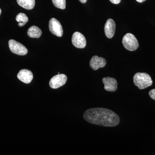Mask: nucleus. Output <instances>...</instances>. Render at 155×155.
Here are the masks:
<instances>
[{
	"mask_svg": "<svg viewBox=\"0 0 155 155\" xmlns=\"http://www.w3.org/2000/svg\"><path fill=\"white\" fill-rule=\"evenodd\" d=\"M87 122L104 127H115L119 125L120 118L114 111L104 108H91L83 115Z\"/></svg>",
	"mask_w": 155,
	"mask_h": 155,
	"instance_id": "obj_1",
	"label": "nucleus"
},
{
	"mask_svg": "<svg viewBox=\"0 0 155 155\" xmlns=\"http://www.w3.org/2000/svg\"><path fill=\"white\" fill-rule=\"evenodd\" d=\"M133 81L135 86L140 90L146 88L153 84L151 78L149 74L144 72L136 73L134 76Z\"/></svg>",
	"mask_w": 155,
	"mask_h": 155,
	"instance_id": "obj_2",
	"label": "nucleus"
},
{
	"mask_svg": "<svg viewBox=\"0 0 155 155\" xmlns=\"http://www.w3.org/2000/svg\"><path fill=\"white\" fill-rule=\"evenodd\" d=\"M122 44L126 49L129 51H134L139 47L138 41L132 34H126L122 39Z\"/></svg>",
	"mask_w": 155,
	"mask_h": 155,
	"instance_id": "obj_3",
	"label": "nucleus"
},
{
	"mask_svg": "<svg viewBox=\"0 0 155 155\" xmlns=\"http://www.w3.org/2000/svg\"><path fill=\"white\" fill-rule=\"evenodd\" d=\"M9 47L11 51L18 55H25L28 53V50L25 46L14 40H10L8 42Z\"/></svg>",
	"mask_w": 155,
	"mask_h": 155,
	"instance_id": "obj_4",
	"label": "nucleus"
},
{
	"mask_svg": "<svg viewBox=\"0 0 155 155\" xmlns=\"http://www.w3.org/2000/svg\"><path fill=\"white\" fill-rule=\"evenodd\" d=\"M49 28L50 31L54 35L61 37L63 35L64 31L60 22L55 18H51L49 22Z\"/></svg>",
	"mask_w": 155,
	"mask_h": 155,
	"instance_id": "obj_5",
	"label": "nucleus"
},
{
	"mask_svg": "<svg viewBox=\"0 0 155 155\" xmlns=\"http://www.w3.org/2000/svg\"><path fill=\"white\" fill-rule=\"evenodd\" d=\"M67 77L65 74H58L52 78L50 81L49 85L51 88L57 89L63 86L67 82Z\"/></svg>",
	"mask_w": 155,
	"mask_h": 155,
	"instance_id": "obj_6",
	"label": "nucleus"
},
{
	"mask_svg": "<svg viewBox=\"0 0 155 155\" xmlns=\"http://www.w3.org/2000/svg\"><path fill=\"white\" fill-rule=\"evenodd\" d=\"M72 44L78 48H84L86 45V40L85 37L80 32H75L72 38Z\"/></svg>",
	"mask_w": 155,
	"mask_h": 155,
	"instance_id": "obj_7",
	"label": "nucleus"
},
{
	"mask_svg": "<svg viewBox=\"0 0 155 155\" xmlns=\"http://www.w3.org/2000/svg\"><path fill=\"white\" fill-rule=\"evenodd\" d=\"M103 83L104 84V88L107 91H116L118 87V83L115 78L110 77L104 78Z\"/></svg>",
	"mask_w": 155,
	"mask_h": 155,
	"instance_id": "obj_8",
	"label": "nucleus"
},
{
	"mask_svg": "<svg viewBox=\"0 0 155 155\" xmlns=\"http://www.w3.org/2000/svg\"><path fill=\"white\" fill-rule=\"evenodd\" d=\"M107 62L103 58L94 56L92 58L90 62V66L94 70H98L99 68H103L106 66Z\"/></svg>",
	"mask_w": 155,
	"mask_h": 155,
	"instance_id": "obj_9",
	"label": "nucleus"
},
{
	"mask_svg": "<svg viewBox=\"0 0 155 155\" xmlns=\"http://www.w3.org/2000/svg\"><path fill=\"white\" fill-rule=\"evenodd\" d=\"M17 78L20 81L25 84H29L33 79V73L28 69H22L17 74Z\"/></svg>",
	"mask_w": 155,
	"mask_h": 155,
	"instance_id": "obj_10",
	"label": "nucleus"
},
{
	"mask_svg": "<svg viewBox=\"0 0 155 155\" xmlns=\"http://www.w3.org/2000/svg\"><path fill=\"white\" fill-rule=\"evenodd\" d=\"M116 30V24L114 20L109 19L107 20L104 26V32L106 36L109 38L114 37Z\"/></svg>",
	"mask_w": 155,
	"mask_h": 155,
	"instance_id": "obj_11",
	"label": "nucleus"
},
{
	"mask_svg": "<svg viewBox=\"0 0 155 155\" xmlns=\"http://www.w3.org/2000/svg\"><path fill=\"white\" fill-rule=\"evenodd\" d=\"M27 34L31 38H38L41 36L42 31L37 26L33 25L28 28Z\"/></svg>",
	"mask_w": 155,
	"mask_h": 155,
	"instance_id": "obj_12",
	"label": "nucleus"
},
{
	"mask_svg": "<svg viewBox=\"0 0 155 155\" xmlns=\"http://www.w3.org/2000/svg\"><path fill=\"white\" fill-rule=\"evenodd\" d=\"M19 6L27 10H31L35 6V0H17Z\"/></svg>",
	"mask_w": 155,
	"mask_h": 155,
	"instance_id": "obj_13",
	"label": "nucleus"
},
{
	"mask_svg": "<svg viewBox=\"0 0 155 155\" xmlns=\"http://www.w3.org/2000/svg\"><path fill=\"white\" fill-rule=\"evenodd\" d=\"M16 19L17 22H19L18 25L19 27L24 26L28 21L27 16L25 14L22 13H19L17 15Z\"/></svg>",
	"mask_w": 155,
	"mask_h": 155,
	"instance_id": "obj_14",
	"label": "nucleus"
},
{
	"mask_svg": "<svg viewBox=\"0 0 155 155\" xmlns=\"http://www.w3.org/2000/svg\"><path fill=\"white\" fill-rule=\"evenodd\" d=\"M54 5L58 8L65 9L66 7V0H52Z\"/></svg>",
	"mask_w": 155,
	"mask_h": 155,
	"instance_id": "obj_15",
	"label": "nucleus"
},
{
	"mask_svg": "<svg viewBox=\"0 0 155 155\" xmlns=\"http://www.w3.org/2000/svg\"><path fill=\"white\" fill-rule=\"evenodd\" d=\"M149 94L150 97L152 99L155 101V89H153L150 91L149 93Z\"/></svg>",
	"mask_w": 155,
	"mask_h": 155,
	"instance_id": "obj_16",
	"label": "nucleus"
},
{
	"mask_svg": "<svg viewBox=\"0 0 155 155\" xmlns=\"http://www.w3.org/2000/svg\"><path fill=\"white\" fill-rule=\"evenodd\" d=\"M111 2L113 3L114 4H119V3L121 2V0H110Z\"/></svg>",
	"mask_w": 155,
	"mask_h": 155,
	"instance_id": "obj_17",
	"label": "nucleus"
},
{
	"mask_svg": "<svg viewBox=\"0 0 155 155\" xmlns=\"http://www.w3.org/2000/svg\"><path fill=\"white\" fill-rule=\"evenodd\" d=\"M79 1H80L81 2L84 4V3H85L87 1V0H79Z\"/></svg>",
	"mask_w": 155,
	"mask_h": 155,
	"instance_id": "obj_18",
	"label": "nucleus"
},
{
	"mask_svg": "<svg viewBox=\"0 0 155 155\" xmlns=\"http://www.w3.org/2000/svg\"><path fill=\"white\" fill-rule=\"evenodd\" d=\"M136 1H137V2H138L142 3L145 2L146 0H136Z\"/></svg>",
	"mask_w": 155,
	"mask_h": 155,
	"instance_id": "obj_19",
	"label": "nucleus"
},
{
	"mask_svg": "<svg viewBox=\"0 0 155 155\" xmlns=\"http://www.w3.org/2000/svg\"><path fill=\"white\" fill-rule=\"evenodd\" d=\"M1 13H2V10L0 8V15H1Z\"/></svg>",
	"mask_w": 155,
	"mask_h": 155,
	"instance_id": "obj_20",
	"label": "nucleus"
},
{
	"mask_svg": "<svg viewBox=\"0 0 155 155\" xmlns=\"http://www.w3.org/2000/svg\"><path fill=\"white\" fill-rule=\"evenodd\" d=\"M60 74V72H58V74Z\"/></svg>",
	"mask_w": 155,
	"mask_h": 155,
	"instance_id": "obj_21",
	"label": "nucleus"
}]
</instances>
